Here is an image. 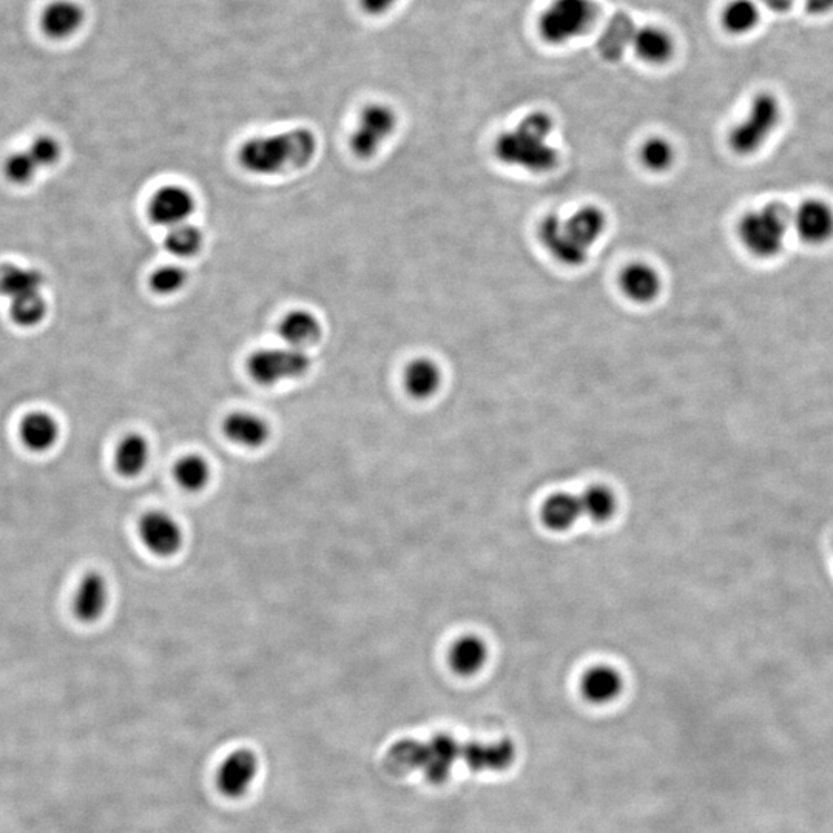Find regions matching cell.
Masks as SVG:
<instances>
[{
  "label": "cell",
  "instance_id": "1",
  "mask_svg": "<svg viewBox=\"0 0 833 833\" xmlns=\"http://www.w3.org/2000/svg\"><path fill=\"white\" fill-rule=\"evenodd\" d=\"M607 232V215L596 206H584L568 216L548 213L537 226V237L551 257L567 267H581L594 244Z\"/></svg>",
  "mask_w": 833,
  "mask_h": 833
},
{
  "label": "cell",
  "instance_id": "2",
  "mask_svg": "<svg viewBox=\"0 0 833 833\" xmlns=\"http://www.w3.org/2000/svg\"><path fill=\"white\" fill-rule=\"evenodd\" d=\"M554 121L548 113L533 112L505 130L494 142V155L503 166L533 175H547L559 166L560 153L551 142Z\"/></svg>",
  "mask_w": 833,
  "mask_h": 833
},
{
  "label": "cell",
  "instance_id": "3",
  "mask_svg": "<svg viewBox=\"0 0 833 833\" xmlns=\"http://www.w3.org/2000/svg\"><path fill=\"white\" fill-rule=\"evenodd\" d=\"M317 136L309 129L247 139L238 152L244 170L258 176H275L304 169L317 155Z\"/></svg>",
  "mask_w": 833,
  "mask_h": 833
},
{
  "label": "cell",
  "instance_id": "4",
  "mask_svg": "<svg viewBox=\"0 0 833 833\" xmlns=\"http://www.w3.org/2000/svg\"><path fill=\"white\" fill-rule=\"evenodd\" d=\"M790 229V210L781 203H769L739 218L736 233L744 249L761 260L780 255Z\"/></svg>",
  "mask_w": 833,
  "mask_h": 833
},
{
  "label": "cell",
  "instance_id": "5",
  "mask_svg": "<svg viewBox=\"0 0 833 833\" xmlns=\"http://www.w3.org/2000/svg\"><path fill=\"white\" fill-rule=\"evenodd\" d=\"M783 119V108L772 93H759L750 104L744 119L733 127L729 146L736 155L750 156L766 146Z\"/></svg>",
  "mask_w": 833,
  "mask_h": 833
},
{
  "label": "cell",
  "instance_id": "6",
  "mask_svg": "<svg viewBox=\"0 0 833 833\" xmlns=\"http://www.w3.org/2000/svg\"><path fill=\"white\" fill-rule=\"evenodd\" d=\"M599 16L594 0H553L540 14L539 33L551 45H564L581 38Z\"/></svg>",
  "mask_w": 833,
  "mask_h": 833
},
{
  "label": "cell",
  "instance_id": "7",
  "mask_svg": "<svg viewBox=\"0 0 833 833\" xmlns=\"http://www.w3.org/2000/svg\"><path fill=\"white\" fill-rule=\"evenodd\" d=\"M246 368L253 382L261 386H275L303 378L311 371L312 358L307 351L289 346L263 348L247 358Z\"/></svg>",
  "mask_w": 833,
  "mask_h": 833
},
{
  "label": "cell",
  "instance_id": "8",
  "mask_svg": "<svg viewBox=\"0 0 833 833\" xmlns=\"http://www.w3.org/2000/svg\"><path fill=\"white\" fill-rule=\"evenodd\" d=\"M397 115L389 105L371 104L363 108L351 135L352 153L358 159L374 158L397 129Z\"/></svg>",
  "mask_w": 833,
  "mask_h": 833
},
{
  "label": "cell",
  "instance_id": "9",
  "mask_svg": "<svg viewBox=\"0 0 833 833\" xmlns=\"http://www.w3.org/2000/svg\"><path fill=\"white\" fill-rule=\"evenodd\" d=\"M790 227L806 244L829 243L833 238V207L824 199H806L790 212Z\"/></svg>",
  "mask_w": 833,
  "mask_h": 833
},
{
  "label": "cell",
  "instance_id": "10",
  "mask_svg": "<svg viewBox=\"0 0 833 833\" xmlns=\"http://www.w3.org/2000/svg\"><path fill=\"white\" fill-rule=\"evenodd\" d=\"M139 536L150 553L172 557L184 543L183 528L166 511H150L139 522Z\"/></svg>",
  "mask_w": 833,
  "mask_h": 833
},
{
  "label": "cell",
  "instance_id": "11",
  "mask_svg": "<svg viewBox=\"0 0 833 833\" xmlns=\"http://www.w3.org/2000/svg\"><path fill=\"white\" fill-rule=\"evenodd\" d=\"M196 209L195 196L183 186L159 189L150 201V218L159 226L173 229L189 221Z\"/></svg>",
  "mask_w": 833,
  "mask_h": 833
},
{
  "label": "cell",
  "instance_id": "12",
  "mask_svg": "<svg viewBox=\"0 0 833 833\" xmlns=\"http://www.w3.org/2000/svg\"><path fill=\"white\" fill-rule=\"evenodd\" d=\"M622 294L636 304H650L661 295L662 277L656 267L647 263H631L619 277Z\"/></svg>",
  "mask_w": 833,
  "mask_h": 833
},
{
  "label": "cell",
  "instance_id": "13",
  "mask_svg": "<svg viewBox=\"0 0 833 833\" xmlns=\"http://www.w3.org/2000/svg\"><path fill=\"white\" fill-rule=\"evenodd\" d=\"M224 436L241 448H263L270 440V426L263 417L247 411L227 415L223 423Z\"/></svg>",
  "mask_w": 833,
  "mask_h": 833
},
{
  "label": "cell",
  "instance_id": "14",
  "mask_svg": "<svg viewBox=\"0 0 833 833\" xmlns=\"http://www.w3.org/2000/svg\"><path fill=\"white\" fill-rule=\"evenodd\" d=\"M257 758L247 750L232 753L218 772V787L229 798H240L257 775Z\"/></svg>",
  "mask_w": 833,
  "mask_h": 833
},
{
  "label": "cell",
  "instance_id": "15",
  "mask_svg": "<svg viewBox=\"0 0 833 833\" xmlns=\"http://www.w3.org/2000/svg\"><path fill=\"white\" fill-rule=\"evenodd\" d=\"M108 604V587L101 573L82 577L73 599V613L82 622H96L102 618Z\"/></svg>",
  "mask_w": 833,
  "mask_h": 833
},
{
  "label": "cell",
  "instance_id": "16",
  "mask_svg": "<svg viewBox=\"0 0 833 833\" xmlns=\"http://www.w3.org/2000/svg\"><path fill=\"white\" fill-rule=\"evenodd\" d=\"M278 334L289 348L307 351L323 337V326L312 312L297 309L284 315Z\"/></svg>",
  "mask_w": 833,
  "mask_h": 833
},
{
  "label": "cell",
  "instance_id": "17",
  "mask_svg": "<svg viewBox=\"0 0 833 833\" xmlns=\"http://www.w3.org/2000/svg\"><path fill=\"white\" fill-rule=\"evenodd\" d=\"M403 385L415 400H428L434 397L442 386V371L431 358H414L409 361L403 372Z\"/></svg>",
  "mask_w": 833,
  "mask_h": 833
},
{
  "label": "cell",
  "instance_id": "18",
  "mask_svg": "<svg viewBox=\"0 0 833 833\" xmlns=\"http://www.w3.org/2000/svg\"><path fill=\"white\" fill-rule=\"evenodd\" d=\"M582 695L591 704L604 705L616 701L624 690V679L608 665L590 668L582 678Z\"/></svg>",
  "mask_w": 833,
  "mask_h": 833
},
{
  "label": "cell",
  "instance_id": "19",
  "mask_svg": "<svg viewBox=\"0 0 833 833\" xmlns=\"http://www.w3.org/2000/svg\"><path fill=\"white\" fill-rule=\"evenodd\" d=\"M42 28L53 39H67L84 24V10L71 0H56L42 13Z\"/></svg>",
  "mask_w": 833,
  "mask_h": 833
},
{
  "label": "cell",
  "instance_id": "20",
  "mask_svg": "<svg viewBox=\"0 0 833 833\" xmlns=\"http://www.w3.org/2000/svg\"><path fill=\"white\" fill-rule=\"evenodd\" d=\"M630 45L641 61L655 65L667 62L672 58L673 50H675L672 36L662 28L651 27V25L635 30L631 36Z\"/></svg>",
  "mask_w": 833,
  "mask_h": 833
},
{
  "label": "cell",
  "instance_id": "21",
  "mask_svg": "<svg viewBox=\"0 0 833 833\" xmlns=\"http://www.w3.org/2000/svg\"><path fill=\"white\" fill-rule=\"evenodd\" d=\"M22 443L31 452H47L59 439V425L47 412H31L19 426Z\"/></svg>",
  "mask_w": 833,
  "mask_h": 833
},
{
  "label": "cell",
  "instance_id": "22",
  "mask_svg": "<svg viewBox=\"0 0 833 833\" xmlns=\"http://www.w3.org/2000/svg\"><path fill=\"white\" fill-rule=\"evenodd\" d=\"M42 284L44 275L38 270L11 264L0 267V294L10 298V301L41 294Z\"/></svg>",
  "mask_w": 833,
  "mask_h": 833
},
{
  "label": "cell",
  "instance_id": "23",
  "mask_svg": "<svg viewBox=\"0 0 833 833\" xmlns=\"http://www.w3.org/2000/svg\"><path fill=\"white\" fill-rule=\"evenodd\" d=\"M488 648L485 642L476 636H465L456 641L449 651V664L460 676H473L485 667Z\"/></svg>",
  "mask_w": 833,
  "mask_h": 833
},
{
  "label": "cell",
  "instance_id": "24",
  "mask_svg": "<svg viewBox=\"0 0 833 833\" xmlns=\"http://www.w3.org/2000/svg\"><path fill=\"white\" fill-rule=\"evenodd\" d=\"M150 446L139 434H130L121 440L115 452V466L122 477H138L147 468Z\"/></svg>",
  "mask_w": 833,
  "mask_h": 833
},
{
  "label": "cell",
  "instance_id": "25",
  "mask_svg": "<svg viewBox=\"0 0 833 833\" xmlns=\"http://www.w3.org/2000/svg\"><path fill=\"white\" fill-rule=\"evenodd\" d=\"M581 516V500L571 494H556L542 508L543 523L554 531L570 530Z\"/></svg>",
  "mask_w": 833,
  "mask_h": 833
},
{
  "label": "cell",
  "instance_id": "26",
  "mask_svg": "<svg viewBox=\"0 0 833 833\" xmlns=\"http://www.w3.org/2000/svg\"><path fill=\"white\" fill-rule=\"evenodd\" d=\"M173 474L178 485L189 493L203 491L212 479L209 462L198 454H190L179 460L173 469Z\"/></svg>",
  "mask_w": 833,
  "mask_h": 833
},
{
  "label": "cell",
  "instance_id": "27",
  "mask_svg": "<svg viewBox=\"0 0 833 833\" xmlns=\"http://www.w3.org/2000/svg\"><path fill=\"white\" fill-rule=\"evenodd\" d=\"M758 22L759 10L752 0H732L722 11V25L732 34L749 33Z\"/></svg>",
  "mask_w": 833,
  "mask_h": 833
},
{
  "label": "cell",
  "instance_id": "28",
  "mask_svg": "<svg viewBox=\"0 0 833 833\" xmlns=\"http://www.w3.org/2000/svg\"><path fill=\"white\" fill-rule=\"evenodd\" d=\"M204 235L198 227L186 223L169 229L166 247L173 257L192 258L203 249Z\"/></svg>",
  "mask_w": 833,
  "mask_h": 833
},
{
  "label": "cell",
  "instance_id": "29",
  "mask_svg": "<svg viewBox=\"0 0 833 833\" xmlns=\"http://www.w3.org/2000/svg\"><path fill=\"white\" fill-rule=\"evenodd\" d=\"M639 156L645 169L653 173H664L673 166L676 152L672 142L668 139L653 136L642 144Z\"/></svg>",
  "mask_w": 833,
  "mask_h": 833
},
{
  "label": "cell",
  "instance_id": "30",
  "mask_svg": "<svg viewBox=\"0 0 833 833\" xmlns=\"http://www.w3.org/2000/svg\"><path fill=\"white\" fill-rule=\"evenodd\" d=\"M582 516L594 522H607L616 511V499L607 486H590L581 497Z\"/></svg>",
  "mask_w": 833,
  "mask_h": 833
},
{
  "label": "cell",
  "instance_id": "31",
  "mask_svg": "<svg viewBox=\"0 0 833 833\" xmlns=\"http://www.w3.org/2000/svg\"><path fill=\"white\" fill-rule=\"evenodd\" d=\"M10 314L14 323L24 328H31L44 320L47 315V303L41 294L19 298V300L11 301Z\"/></svg>",
  "mask_w": 833,
  "mask_h": 833
},
{
  "label": "cell",
  "instance_id": "32",
  "mask_svg": "<svg viewBox=\"0 0 833 833\" xmlns=\"http://www.w3.org/2000/svg\"><path fill=\"white\" fill-rule=\"evenodd\" d=\"M187 283V272L181 266L176 264H167V266L159 267L152 275L153 291L161 295H172L181 291Z\"/></svg>",
  "mask_w": 833,
  "mask_h": 833
},
{
  "label": "cell",
  "instance_id": "33",
  "mask_svg": "<svg viewBox=\"0 0 833 833\" xmlns=\"http://www.w3.org/2000/svg\"><path fill=\"white\" fill-rule=\"evenodd\" d=\"M38 170V164L34 162L28 152L16 153V155L10 156L7 166H5L8 179L16 184L30 183Z\"/></svg>",
  "mask_w": 833,
  "mask_h": 833
},
{
  "label": "cell",
  "instance_id": "34",
  "mask_svg": "<svg viewBox=\"0 0 833 833\" xmlns=\"http://www.w3.org/2000/svg\"><path fill=\"white\" fill-rule=\"evenodd\" d=\"M28 153L41 169V167L53 166L54 162L58 161L59 156H61V147L53 138L42 136V138L33 142V146L30 147Z\"/></svg>",
  "mask_w": 833,
  "mask_h": 833
},
{
  "label": "cell",
  "instance_id": "35",
  "mask_svg": "<svg viewBox=\"0 0 833 833\" xmlns=\"http://www.w3.org/2000/svg\"><path fill=\"white\" fill-rule=\"evenodd\" d=\"M397 0H360L361 8L369 16H382L394 8Z\"/></svg>",
  "mask_w": 833,
  "mask_h": 833
},
{
  "label": "cell",
  "instance_id": "36",
  "mask_svg": "<svg viewBox=\"0 0 833 833\" xmlns=\"http://www.w3.org/2000/svg\"><path fill=\"white\" fill-rule=\"evenodd\" d=\"M804 7L812 16H824V14L832 13L833 0H806Z\"/></svg>",
  "mask_w": 833,
  "mask_h": 833
},
{
  "label": "cell",
  "instance_id": "37",
  "mask_svg": "<svg viewBox=\"0 0 833 833\" xmlns=\"http://www.w3.org/2000/svg\"><path fill=\"white\" fill-rule=\"evenodd\" d=\"M769 10L775 13H786L795 5L796 0H763Z\"/></svg>",
  "mask_w": 833,
  "mask_h": 833
}]
</instances>
